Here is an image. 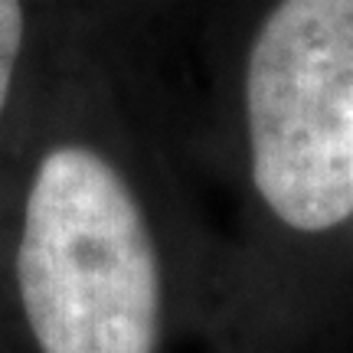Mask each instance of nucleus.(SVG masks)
Returning <instances> with one entry per match:
<instances>
[{
    "instance_id": "nucleus-3",
    "label": "nucleus",
    "mask_w": 353,
    "mask_h": 353,
    "mask_svg": "<svg viewBox=\"0 0 353 353\" xmlns=\"http://www.w3.org/2000/svg\"><path fill=\"white\" fill-rule=\"evenodd\" d=\"M30 39V7L26 0H0V121L10 112L13 92L20 82Z\"/></svg>"
},
{
    "instance_id": "nucleus-1",
    "label": "nucleus",
    "mask_w": 353,
    "mask_h": 353,
    "mask_svg": "<svg viewBox=\"0 0 353 353\" xmlns=\"http://www.w3.org/2000/svg\"><path fill=\"white\" fill-rule=\"evenodd\" d=\"M13 288L37 353H157L164 278L121 170L82 141L37 157L20 203Z\"/></svg>"
},
{
    "instance_id": "nucleus-2",
    "label": "nucleus",
    "mask_w": 353,
    "mask_h": 353,
    "mask_svg": "<svg viewBox=\"0 0 353 353\" xmlns=\"http://www.w3.org/2000/svg\"><path fill=\"white\" fill-rule=\"evenodd\" d=\"M252 180L294 232L353 216V0H281L245 65Z\"/></svg>"
}]
</instances>
